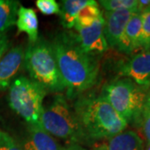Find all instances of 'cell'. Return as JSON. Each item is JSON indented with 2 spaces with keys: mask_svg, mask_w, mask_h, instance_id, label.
Listing matches in <instances>:
<instances>
[{
  "mask_svg": "<svg viewBox=\"0 0 150 150\" xmlns=\"http://www.w3.org/2000/svg\"><path fill=\"white\" fill-rule=\"evenodd\" d=\"M142 30L140 37V48L150 50V7L142 13Z\"/></svg>",
  "mask_w": 150,
  "mask_h": 150,
  "instance_id": "19",
  "label": "cell"
},
{
  "mask_svg": "<svg viewBox=\"0 0 150 150\" xmlns=\"http://www.w3.org/2000/svg\"><path fill=\"white\" fill-rule=\"evenodd\" d=\"M93 0H64L60 8L61 24L67 29L74 27L77 17L84 7L90 4Z\"/></svg>",
  "mask_w": 150,
  "mask_h": 150,
  "instance_id": "15",
  "label": "cell"
},
{
  "mask_svg": "<svg viewBox=\"0 0 150 150\" xmlns=\"http://www.w3.org/2000/svg\"><path fill=\"white\" fill-rule=\"evenodd\" d=\"M136 123L140 124L145 139H147L148 143L150 144V108L146 104Z\"/></svg>",
  "mask_w": 150,
  "mask_h": 150,
  "instance_id": "21",
  "label": "cell"
},
{
  "mask_svg": "<svg viewBox=\"0 0 150 150\" xmlns=\"http://www.w3.org/2000/svg\"><path fill=\"white\" fill-rule=\"evenodd\" d=\"M99 4L108 12L131 10L137 12L138 0H102Z\"/></svg>",
  "mask_w": 150,
  "mask_h": 150,
  "instance_id": "18",
  "label": "cell"
},
{
  "mask_svg": "<svg viewBox=\"0 0 150 150\" xmlns=\"http://www.w3.org/2000/svg\"><path fill=\"white\" fill-rule=\"evenodd\" d=\"M98 150H144V142L134 131H123L106 139Z\"/></svg>",
  "mask_w": 150,
  "mask_h": 150,
  "instance_id": "13",
  "label": "cell"
},
{
  "mask_svg": "<svg viewBox=\"0 0 150 150\" xmlns=\"http://www.w3.org/2000/svg\"><path fill=\"white\" fill-rule=\"evenodd\" d=\"M23 63L30 79L46 92H61L65 89L51 43L40 38L35 43H29Z\"/></svg>",
  "mask_w": 150,
  "mask_h": 150,
  "instance_id": "3",
  "label": "cell"
},
{
  "mask_svg": "<svg viewBox=\"0 0 150 150\" xmlns=\"http://www.w3.org/2000/svg\"><path fill=\"white\" fill-rule=\"evenodd\" d=\"M148 90L128 78H123L104 86L101 96L127 123H136L144 107Z\"/></svg>",
  "mask_w": 150,
  "mask_h": 150,
  "instance_id": "4",
  "label": "cell"
},
{
  "mask_svg": "<svg viewBox=\"0 0 150 150\" xmlns=\"http://www.w3.org/2000/svg\"><path fill=\"white\" fill-rule=\"evenodd\" d=\"M102 15L103 13L98 7V4L96 1L93 0L90 4L84 7L79 12L74 28H76L83 27L88 24H91L92 23H93L97 18H98Z\"/></svg>",
  "mask_w": 150,
  "mask_h": 150,
  "instance_id": "17",
  "label": "cell"
},
{
  "mask_svg": "<svg viewBox=\"0 0 150 150\" xmlns=\"http://www.w3.org/2000/svg\"><path fill=\"white\" fill-rule=\"evenodd\" d=\"M0 150H23L10 135L0 131Z\"/></svg>",
  "mask_w": 150,
  "mask_h": 150,
  "instance_id": "22",
  "label": "cell"
},
{
  "mask_svg": "<svg viewBox=\"0 0 150 150\" xmlns=\"http://www.w3.org/2000/svg\"><path fill=\"white\" fill-rule=\"evenodd\" d=\"M46 91L30 79L19 77L13 81L8 92L9 107L29 125L39 124Z\"/></svg>",
  "mask_w": 150,
  "mask_h": 150,
  "instance_id": "5",
  "label": "cell"
},
{
  "mask_svg": "<svg viewBox=\"0 0 150 150\" xmlns=\"http://www.w3.org/2000/svg\"><path fill=\"white\" fill-rule=\"evenodd\" d=\"M36 6L45 15L59 14L60 13V6L55 0H37Z\"/></svg>",
  "mask_w": 150,
  "mask_h": 150,
  "instance_id": "20",
  "label": "cell"
},
{
  "mask_svg": "<svg viewBox=\"0 0 150 150\" xmlns=\"http://www.w3.org/2000/svg\"><path fill=\"white\" fill-rule=\"evenodd\" d=\"M62 148L52 135L39 124L29 125L28 135L23 144V150H61Z\"/></svg>",
  "mask_w": 150,
  "mask_h": 150,
  "instance_id": "12",
  "label": "cell"
},
{
  "mask_svg": "<svg viewBox=\"0 0 150 150\" xmlns=\"http://www.w3.org/2000/svg\"><path fill=\"white\" fill-rule=\"evenodd\" d=\"M61 150H88V149L82 148V147H80L79 145L71 144L69 145V146H68V147H66V148H64V149L62 148V149Z\"/></svg>",
  "mask_w": 150,
  "mask_h": 150,
  "instance_id": "24",
  "label": "cell"
},
{
  "mask_svg": "<svg viewBox=\"0 0 150 150\" xmlns=\"http://www.w3.org/2000/svg\"><path fill=\"white\" fill-rule=\"evenodd\" d=\"M142 30V14L134 13L128 22L118 44V49L124 54H130L140 48Z\"/></svg>",
  "mask_w": 150,
  "mask_h": 150,
  "instance_id": "11",
  "label": "cell"
},
{
  "mask_svg": "<svg viewBox=\"0 0 150 150\" xmlns=\"http://www.w3.org/2000/svg\"><path fill=\"white\" fill-rule=\"evenodd\" d=\"M145 104L150 108V91L148 92V94H147V98H146V103Z\"/></svg>",
  "mask_w": 150,
  "mask_h": 150,
  "instance_id": "25",
  "label": "cell"
},
{
  "mask_svg": "<svg viewBox=\"0 0 150 150\" xmlns=\"http://www.w3.org/2000/svg\"><path fill=\"white\" fill-rule=\"evenodd\" d=\"M134 11L121 10L104 12L103 33L108 47L117 48L119 40Z\"/></svg>",
  "mask_w": 150,
  "mask_h": 150,
  "instance_id": "9",
  "label": "cell"
},
{
  "mask_svg": "<svg viewBox=\"0 0 150 150\" xmlns=\"http://www.w3.org/2000/svg\"><path fill=\"white\" fill-rule=\"evenodd\" d=\"M146 150H150V144H149V145H148V148H147V149Z\"/></svg>",
  "mask_w": 150,
  "mask_h": 150,
  "instance_id": "26",
  "label": "cell"
},
{
  "mask_svg": "<svg viewBox=\"0 0 150 150\" xmlns=\"http://www.w3.org/2000/svg\"><path fill=\"white\" fill-rule=\"evenodd\" d=\"M103 27L104 19L102 15L91 24L75 28L78 32V34L75 35L76 39L85 53L95 56L104 53L108 48L104 37Z\"/></svg>",
  "mask_w": 150,
  "mask_h": 150,
  "instance_id": "7",
  "label": "cell"
},
{
  "mask_svg": "<svg viewBox=\"0 0 150 150\" xmlns=\"http://www.w3.org/2000/svg\"><path fill=\"white\" fill-rule=\"evenodd\" d=\"M16 25L18 33H25L27 34L29 43L37 42L38 39V20L37 14L33 8L19 6Z\"/></svg>",
  "mask_w": 150,
  "mask_h": 150,
  "instance_id": "14",
  "label": "cell"
},
{
  "mask_svg": "<svg viewBox=\"0 0 150 150\" xmlns=\"http://www.w3.org/2000/svg\"><path fill=\"white\" fill-rule=\"evenodd\" d=\"M51 46L68 95L74 97L97 83L99 65L95 56L85 53L72 33H62Z\"/></svg>",
  "mask_w": 150,
  "mask_h": 150,
  "instance_id": "1",
  "label": "cell"
},
{
  "mask_svg": "<svg viewBox=\"0 0 150 150\" xmlns=\"http://www.w3.org/2000/svg\"><path fill=\"white\" fill-rule=\"evenodd\" d=\"M9 48V41L7 34L0 35V59L7 53Z\"/></svg>",
  "mask_w": 150,
  "mask_h": 150,
  "instance_id": "23",
  "label": "cell"
},
{
  "mask_svg": "<svg viewBox=\"0 0 150 150\" xmlns=\"http://www.w3.org/2000/svg\"><path fill=\"white\" fill-rule=\"evenodd\" d=\"M25 51L22 46L13 47L0 59V92L9 88L24 61Z\"/></svg>",
  "mask_w": 150,
  "mask_h": 150,
  "instance_id": "10",
  "label": "cell"
},
{
  "mask_svg": "<svg viewBox=\"0 0 150 150\" xmlns=\"http://www.w3.org/2000/svg\"><path fill=\"white\" fill-rule=\"evenodd\" d=\"M39 125L52 136L71 142L83 138L79 123L66 99L57 95L48 107L43 108Z\"/></svg>",
  "mask_w": 150,
  "mask_h": 150,
  "instance_id": "6",
  "label": "cell"
},
{
  "mask_svg": "<svg viewBox=\"0 0 150 150\" xmlns=\"http://www.w3.org/2000/svg\"><path fill=\"white\" fill-rule=\"evenodd\" d=\"M83 138L108 139L123 132L128 123L102 96L83 97L74 104Z\"/></svg>",
  "mask_w": 150,
  "mask_h": 150,
  "instance_id": "2",
  "label": "cell"
},
{
  "mask_svg": "<svg viewBox=\"0 0 150 150\" xmlns=\"http://www.w3.org/2000/svg\"><path fill=\"white\" fill-rule=\"evenodd\" d=\"M119 74L133 80L138 85L150 88V50H143L120 66Z\"/></svg>",
  "mask_w": 150,
  "mask_h": 150,
  "instance_id": "8",
  "label": "cell"
},
{
  "mask_svg": "<svg viewBox=\"0 0 150 150\" xmlns=\"http://www.w3.org/2000/svg\"><path fill=\"white\" fill-rule=\"evenodd\" d=\"M19 2L15 0H0V35L16 23Z\"/></svg>",
  "mask_w": 150,
  "mask_h": 150,
  "instance_id": "16",
  "label": "cell"
}]
</instances>
